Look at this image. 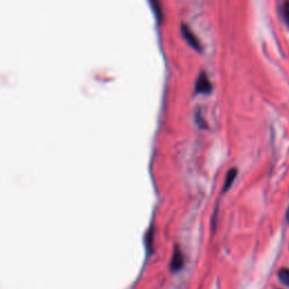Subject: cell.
I'll list each match as a JSON object with an SVG mask.
<instances>
[{
	"label": "cell",
	"mask_w": 289,
	"mask_h": 289,
	"mask_svg": "<svg viewBox=\"0 0 289 289\" xmlns=\"http://www.w3.org/2000/svg\"><path fill=\"white\" fill-rule=\"evenodd\" d=\"M287 219H288V221H289V208H288V210H287Z\"/></svg>",
	"instance_id": "obj_8"
},
{
	"label": "cell",
	"mask_w": 289,
	"mask_h": 289,
	"mask_svg": "<svg viewBox=\"0 0 289 289\" xmlns=\"http://www.w3.org/2000/svg\"><path fill=\"white\" fill-rule=\"evenodd\" d=\"M278 278L283 285L289 287V269H281L280 271L278 273Z\"/></svg>",
	"instance_id": "obj_5"
},
{
	"label": "cell",
	"mask_w": 289,
	"mask_h": 289,
	"mask_svg": "<svg viewBox=\"0 0 289 289\" xmlns=\"http://www.w3.org/2000/svg\"><path fill=\"white\" fill-rule=\"evenodd\" d=\"M184 265V256L182 254V252L180 251L179 247H175L173 256H172L171 260V269L173 271H179L182 269Z\"/></svg>",
	"instance_id": "obj_3"
},
{
	"label": "cell",
	"mask_w": 289,
	"mask_h": 289,
	"mask_svg": "<svg viewBox=\"0 0 289 289\" xmlns=\"http://www.w3.org/2000/svg\"><path fill=\"white\" fill-rule=\"evenodd\" d=\"M211 83L209 78H208V76L205 73H201L199 77L197 79V83H196V92L197 93H205L208 94L211 92Z\"/></svg>",
	"instance_id": "obj_2"
},
{
	"label": "cell",
	"mask_w": 289,
	"mask_h": 289,
	"mask_svg": "<svg viewBox=\"0 0 289 289\" xmlns=\"http://www.w3.org/2000/svg\"><path fill=\"white\" fill-rule=\"evenodd\" d=\"M181 31H182V34H183L184 39L186 40V42L189 43L192 48L198 50V51H201V44H200V41H199V40H198V38L196 37V34L191 31L190 27L187 26V25H185V24H182Z\"/></svg>",
	"instance_id": "obj_1"
},
{
	"label": "cell",
	"mask_w": 289,
	"mask_h": 289,
	"mask_svg": "<svg viewBox=\"0 0 289 289\" xmlns=\"http://www.w3.org/2000/svg\"><path fill=\"white\" fill-rule=\"evenodd\" d=\"M283 14H285V18L287 23L289 24V3H286L283 5Z\"/></svg>",
	"instance_id": "obj_7"
},
{
	"label": "cell",
	"mask_w": 289,
	"mask_h": 289,
	"mask_svg": "<svg viewBox=\"0 0 289 289\" xmlns=\"http://www.w3.org/2000/svg\"><path fill=\"white\" fill-rule=\"evenodd\" d=\"M236 175H237V170L236 169H232V170L228 171V173L226 175V179H225V182H224V187H222V190L227 191L228 189H230V187L233 184V182H234V180H235Z\"/></svg>",
	"instance_id": "obj_4"
},
{
	"label": "cell",
	"mask_w": 289,
	"mask_h": 289,
	"mask_svg": "<svg viewBox=\"0 0 289 289\" xmlns=\"http://www.w3.org/2000/svg\"><path fill=\"white\" fill-rule=\"evenodd\" d=\"M151 5H153V7L155 9V12L157 13V17L159 19L162 18V14H160V5L158 3H155V2H151Z\"/></svg>",
	"instance_id": "obj_6"
}]
</instances>
